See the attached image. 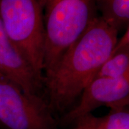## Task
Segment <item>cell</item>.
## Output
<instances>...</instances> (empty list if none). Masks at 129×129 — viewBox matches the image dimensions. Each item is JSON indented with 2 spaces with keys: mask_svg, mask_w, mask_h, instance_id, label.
I'll use <instances>...</instances> for the list:
<instances>
[{
  "mask_svg": "<svg viewBox=\"0 0 129 129\" xmlns=\"http://www.w3.org/2000/svg\"><path fill=\"white\" fill-rule=\"evenodd\" d=\"M118 35L98 16L44 76L47 102L53 113L67 112L80 96L110 57Z\"/></svg>",
  "mask_w": 129,
  "mask_h": 129,
  "instance_id": "cell-1",
  "label": "cell"
},
{
  "mask_svg": "<svg viewBox=\"0 0 129 129\" xmlns=\"http://www.w3.org/2000/svg\"><path fill=\"white\" fill-rule=\"evenodd\" d=\"M98 16L96 0H44V76Z\"/></svg>",
  "mask_w": 129,
  "mask_h": 129,
  "instance_id": "cell-2",
  "label": "cell"
},
{
  "mask_svg": "<svg viewBox=\"0 0 129 129\" xmlns=\"http://www.w3.org/2000/svg\"><path fill=\"white\" fill-rule=\"evenodd\" d=\"M0 19L11 41L44 80V0H0Z\"/></svg>",
  "mask_w": 129,
  "mask_h": 129,
  "instance_id": "cell-3",
  "label": "cell"
},
{
  "mask_svg": "<svg viewBox=\"0 0 129 129\" xmlns=\"http://www.w3.org/2000/svg\"><path fill=\"white\" fill-rule=\"evenodd\" d=\"M0 125L5 129H59L47 101L1 75Z\"/></svg>",
  "mask_w": 129,
  "mask_h": 129,
  "instance_id": "cell-4",
  "label": "cell"
},
{
  "mask_svg": "<svg viewBox=\"0 0 129 129\" xmlns=\"http://www.w3.org/2000/svg\"><path fill=\"white\" fill-rule=\"evenodd\" d=\"M78 103L64 113L59 123L72 125L79 118L106 106L110 111L128 108L129 75L119 78H95L83 90Z\"/></svg>",
  "mask_w": 129,
  "mask_h": 129,
  "instance_id": "cell-5",
  "label": "cell"
},
{
  "mask_svg": "<svg viewBox=\"0 0 129 129\" xmlns=\"http://www.w3.org/2000/svg\"><path fill=\"white\" fill-rule=\"evenodd\" d=\"M0 75L23 91L40 95L44 80L34 69L8 37L0 19Z\"/></svg>",
  "mask_w": 129,
  "mask_h": 129,
  "instance_id": "cell-6",
  "label": "cell"
},
{
  "mask_svg": "<svg viewBox=\"0 0 129 129\" xmlns=\"http://www.w3.org/2000/svg\"><path fill=\"white\" fill-rule=\"evenodd\" d=\"M100 18L119 33L129 28V0H96Z\"/></svg>",
  "mask_w": 129,
  "mask_h": 129,
  "instance_id": "cell-7",
  "label": "cell"
},
{
  "mask_svg": "<svg viewBox=\"0 0 129 129\" xmlns=\"http://www.w3.org/2000/svg\"><path fill=\"white\" fill-rule=\"evenodd\" d=\"M72 125L70 129H129L128 108L110 111L101 117L89 113L79 118Z\"/></svg>",
  "mask_w": 129,
  "mask_h": 129,
  "instance_id": "cell-8",
  "label": "cell"
},
{
  "mask_svg": "<svg viewBox=\"0 0 129 129\" xmlns=\"http://www.w3.org/2000/svg\"><path fill=\"white\" fill-rule=\"evenodd\" d=\"M129 75V47H113L110 57L98 70L95 78H119Z\"/></svg>",
  "mask_w": 129,
  "mask_h": 129,
  "instance_id": "cell-9",
  "label": "cell"
}]
</instances>
